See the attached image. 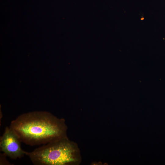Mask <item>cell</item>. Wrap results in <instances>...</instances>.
Segmentation results:
<instances>
[{
	"instance_id": "6da1fadb",
	"label": "cell",
	"mask_w": 165,
	"mask_h": 165,
	"mask_svg": "<svg viewBox=\"0 0 165 165\" xmlns=\"http://www.w3.org/2000/svg\"><path fill=\"white\" fill-rule=\"evenodd\" d=\"M9 127L21 142L31 146L45 145L66 137L64 120L46 112L21 114L11 121Z\"/></svg>"
},
{
	"instance_id": "7a4b0ae2",
	"label": "cell",
	"mask_w": 165,
	"mask_h": 165,
	"mask_svg": "<svg viewBox=\"0 0 165 165\" xmlns=\"http://www.w3.org/2000/svg\"><path fill=\"white\" fill-rule=\"evenodd\" d=\"M74 145L65 137L27 152L26 155L35 165H65L76 161Z\"/></svg>"
},
{
	"instance_id": "3957f363",
	"label": "cell",
	"mask_w": 165,
	"mask_h": 165,
	"mask_svg": "<svg viewBox=\"0 0 165 165\" xmlns=\"http://www.w3.org/2000/svg\"><path fill=\"white\" fill-rule=\"evenodd\" d=\"M21 142L16 133L9 127H6L0 138V150L10 158L20 159L27 153L21 148Z\"/></svg>"
}]
</instances>
